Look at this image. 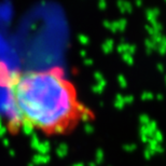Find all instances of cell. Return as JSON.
Segmentation results:
<instances>
[{
    "mask_svg": "<svg viewBox=\"0 0 166 166\" xmlns=\"http://www.w3.org/2000/svg\"><path fill=\"white\" fill-rule=\"evenodd\" d=\"M13 105L22 120L41 130L66 126L77 113L86 112L72 85L55 69L20 74L11 81Z\"/></svg>",
    "mask_w": 166,
    "mask_h": 166,
    "instance_id": "obj_1",
    "label": "cell"
},
{
    "mask_svg": "<svg viewBox=\"0 0 166 166\" xmlns=\"http://www.w3.org/2000/svg\"><path fill=\"white\" fill-rule=\"evenodd\" d=\"M158 130V124L154 121H150L147 125H141L140 127V135L147 136L149 138H152L154 132Z\"/></svg>",
    "mask_w": 166,
    "mask_h": 166,
    "instance_id": "obj_2",
    "label": "cell"
},
{
    "mask_svg": "<svg viewBox=\"0 0 166 166\" xmlns=\"http://www.w3.org/2000/svg\"><path fill=\"white\" fill-rule=\"evenodd\" d=\"M51 160V156L49 154H36V155H33V161L31 163L33 164L35 166L37 165H43V164H48Z\"/></svg>",
    "mask_w": 166,
    "mask_h": 166,
    "instance_id": "obj_3",
    "label": "cell"
},
{
    "mask_svg": "<svg viewBox=\"0 0 166 166\" xmlns=\"http://www.w3.org/2000/svg\"><path fill=\"white\" fill-rule=\"evenodd\" d=\"M147 143H148V149L153 154L162 153V152H163V147L161 146V143H158V141H155L153 138H150Z\"/></svg>",
    "mask_w": 166,
    "mask_h": 166,
    "instance_id": "obj_4",
    "label": "cell"
},
{
    "mask_svg": "<svg viewBox=\"0 0 166 166\" xmlns=\"http://www.w3.org/2000/svg\"><path fill=\"white\" fill-rule=\"evenodd\" d=\"M50 150H51V143L48 140L40 141L39 146L36 149V151L39 154H49Z\"/></svg>",
    "mask_w": 166,
    "mask_h": 166,
    "instance_id": "obj_5",
    "label": "cell"
},
{
    "mask_svg": "<svg viewBox=\"0 0 166 166\" xmlns=\"http://www.w3.org/2000/svg\"><path fill=\"white\" fill-rule=\"evenodd\" d=\"M20 128H22V132L24 133V135L26 136H31L33 134V130H35V127L31 125L30 123L24 120H22V122H20Z\"/></svg>",
    "mask_w": 166,
    "mask_h": 166,
    "instance_id": "obj_6",
    "label": "cell"
},
{
    "mask_svg": "<svg viewBox=\"0 0 166 166\" xmlns=\"http://www.w3.org/2000/svg\"><path fill=\"white\" fill-rule=\"evenodd\" d=\"M69 148L66 143H61L58 147L56 148V155L58 156L59 158H64L67 156L68 154Z\"/></svg>",
    "mask_w": 166,
    "mask_h": 166,
    "instance_id": "obj_7",
    "label": "cell"
},
{
    "mask_svg": "<svg viewBox=\"0 0 166 166\" xmlns=\"http://www.w3.org/2000/svg\"><path fill=\"white\" fill-rule=\"evenodd\" d=\"M40 138L38 137V135L37 134L33 133V135H31V139H30V147L31 149H33V150H36L37 147L39 146V143H40Z\"/></svg>",
    "mask_w": 166,
    "mask_h": 166,
    "instance_id": "obj_8",
    "label": "cell"
},
{
    "mask_svg": "<svg viewBox=\"0 0 166 166\" xmlns=\"http://www.w3.org/2000/svg\"><path fill=\"white\" fill-rule=\"evenodd\" d=\"M104 158H105V153H104V151L102 149H97L96 150V153H95V163L97 164H100L102 161H104Z\"/></svg>",
    "mask_w": 166,
    "mask_h": 166,
    "instance_id": "obj_9",
    "label": "cell"
},
{
    "mask_svg": "<svg viewBox=\"0 0 166 166\" xmlns=\"http://www.w3.org/2000/svg\"><path fill=\"white\" fill-rule=\"evenodd\" d=\"M152 138H153L155 141H158V143H161L162 141H163V135H162V133L158 130H156L155 132H154V134H153V136H152Z\"/></svg>",
    "mask_w": 166,
    "mask_h": 166,
    "instance_id": "obj_10",
    "label": "cell"
},
{
    "mask_svg": "<svg viewBox=\"0 0 166 166\" xmlns=\"http://www.w3.org/2000/svg\"><path fill=\"white\" fill-rule=\"evenodd\" d=\"M137 146H136L135 143H126L123 146V150L126 151V152H133V151L136 150Z\"/></svg>",
    "mask_w": 166,
    "mask_h": 166,
    "instance_id": "obj_11",
    "label": "cell"
},
{
    "mask_svg": "<svg viewBox=\"0 0 166 166\" xmlns=\"http://www.w3.org/2000/svg\"><path fill=\"white\" fill-rule=\"evenodd\" d=\"M139 121H140V124L141 125H147L149 122H150V117H148V115L143 114V115H140V117H139Z\"/></svg>",
    "mask_w": 166,
    "mask_h": 166,
    "instance_id": "obj_12",
    "label": "cell"
},
{
    "mask_svg": "<svg viewBox=\"0 0 166 166\" xmlns=\"http://www.w3.org/2000/svg\"><path fill=\"white\" fill-rule=\"evenodd\" d=\"M124 98H122L121 96H117V102H115V107L117 108H119V109H121V108H123V106H124Z\"/></svg>",
    "mask_w": 166,
    "mask_h": 166,
    "instance_id": "obj_13",
    "label": "cell"
},
{
    "mask_svg": "<svg viewBox=\"0 0 166 166\" xmlns=\"http://www.w3.org/2000/svg\"><path fill=\"white\" fill-rule=\"evenodd\" d=\"M65 130H66V126H64V125H57V126H55V127H54L52 130H53L55 134H61Z\"/></svg>",
    "mask_w": 166,
    "mask_h": 166,
    "instance_id": "obj_14",
    "label": "cell"
},
{
    "mask_svg": "<svg viewBox=\"0 0 166 166\" xmlns=\"http://www.w3.org/2000/svg\"><path fill=\"white\" fill-rule=\"evenodd\" d=\"M84 132L86 134H92L93 132H94V127H93L92 124H89V122L85 123V125H84Z\"/></svg>",
    "mask_w": 166,
    "mask_h": 166,
    "instance_id": "obj_15",
    "label": "cell"
},
{
    "mask_svg": "<svg viewBox=\"0 0 166 166\" xmlns=\"http://www.w3.org/2000/svg\"><path fill=\"white\" fill-rule=\"evenodd\" d=\"M7 133V127L2 125V123H1V117H0V138H3Z\"/></svg>",
    "mask_w": 166,
    "mask_h": 166,
    "instance_id": "obj_16",
    "label": "cell"
},
{
    "mask_svg": "<svg viewBox=\"0 0 166 166\" xmlns=\"http://www.w3.org/2000/svg\"><path fill=\"white\" fill-rule=\"evenodd\" d=\"M152 155H153V153H152V152H151V151L149 150L148 148L143 151V156H145V158H146V160H150Z\"/></svg>",
    "mask_w": 166,
    "mask_h": 166,
    "instance_id": "obj_17",
    "label": "cell"
},
{
    "mask_svg": "<svg viewBox=\"0 0 166 166\" xmlns=\"http://www.w3.org/2000/svg\"><path fill=\"white\" fill-rule=\"evenodd\" d=\"M2 139V145L5 147H9L10 146V140H9L8 138H5V137H3V138H1Z\"/></svg>",
    "mask_w": 166,
    "mask_h": 166,
    "instance_id": "obj_18",
    "label": "cell"
},
{
    "mask_svg": "<svg viewBox=\"0 0 166 166\" xmlns=\"http://www.w3.org/2000/svg\"><path fill=\"white\" fill-rule=\"evenodd\" d=\"M143 100L152 99V94H148V93H145V94L143 95Z\"/></svg>",
    "mask_w": 166,
    "mask_h": 166,
    "instance_id": "obj_19",
    "label": "cell"
},
{
    "mask_svg": "<svg viewBox=\"0 0 166 166\" xmlns=\"http://www.w3.org/2000/svg\"><path fill=\"white\" fill-rule=\"evenodd\" d=\"M9 153H10V155L14 156V155H15V151L13 150V149H10V150H9Z\"/></svg>",
    "mask_w": 166,
    "mask_h": 166,
    "instance_id": "obj_20",
    "label": "cell"
},
{
    "mask_svg": "<svg viewBox=\"0 0 166 166\" xmlns=\"http://www.w3.org/2000/svg\"><path fill=\"white\" fill-rule=\"evenodd\" d=\"M89 166H97V164L95 162H91V163H89Z\"/></svg>",
    "mask_w": 166,
    "mask_h": 166,
    "instance_id": "obj_21",
    "label": "cell"
},
{
    "mask_svg": "<svg viewBox=\"0 0 166 166\" xmlns=\"http://www.w3.org/2000/svg\"><path fill=\"white\" fill-rule=\"evenodd\" d=\"M74 166H84V164H82V163H77V164H74Z\"/></svg>",
    "mask_w": 166,
    "mask_h": 166,
    "instance_id": "obj_22",
    "label": "cell"
},
{
    "mask_svg": "<svg viewBox=\"0 0 166 166\" xmlns=\"http://www.w3.org/2000/svg\"><path fill=\"white\" fill-rule=\"evenodd\" d=\"M27 166H35V165H33V163H29V164H28V165H27Z\"/></svg>",
    "mask_w": 166,
    "mask_h": 166,
    "instance_id": "obj_23",
    "label": "cell"
}]
</instances>
